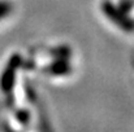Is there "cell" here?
Wrapping results in <instances>:
<instances>
[{"label": "cell", "mask_w": 134, "mask_h": 132, "mask_svg": "<svg viewBox=\"0 0 134 132\" xmlns=\"http://www.w3.org/2000/svg\"><path fill=\"white\" fill-rule=\"evenodd\" d=\"M103 10H104V13H105L112 21H115V22L119 23L120 26H122V27H132V21L124 14V12H121L119 8H116L112 3L105 1V3L103 4Z\"/></svg>", "instance_id": "obj_1"}, {"label": "cell", "mask_w": 134, "mask_h": 132, "mask_svg": "<svg viewBox=\"0 0 134 132\" xmlns=\"http://www.w3.org/2000/svg\"><path fill=\"white\" fill-rule=\"evenodd\" d=\"M10 9H12V5H10V3L9 1H0V20H3L5 16H8L9 14V12H10Z\"/></svg>", "instance_id": "obj_2"}]
</instances>
